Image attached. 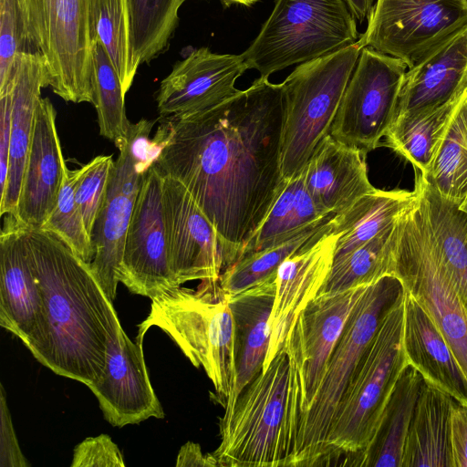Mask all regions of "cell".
I'll return each instance as SVG.
<instances>
[{"label": "cell", "mask_w": 467, "mask_h": 467, "mask_svg": "<svg viewBox=\"0 0 467 467\" xmlns=\"http://www.w3.org/2000/svg\"><path fill=\"white\" fill-rule=\"evenodd\" d=\"M114 163L112 155H99L80 168L75 198L90 238L108 194Z\"/></svg>", "instance_id": "obj_40"}, {"label": "cell", "mask_w": 467, "mask_h": 467, "mask_svg": "<svg viewBox=\"0 0 467 467\" xmlns=\"http://www.w3.org/2000/svg\"><path fill=\"white\" fill-rule=\"evenodd\" d=\"M90 20L94 44L103 47L126 94L139 68L131 51L127 0H92Z\"/></svg>", "instance_id": "obj_35"}, {"label": "cell", "mask_w": 467, "mask_h": 467, "mask_svg": "<svg viewBox=\"0 0 467 467\" xmlns=\"http://www.w3.org/2000/svg\"><path fill=\"white\" fill-rule=\"evenodd\" d=\"M365 286L317 296L298 315L285 338L284 346L290 363L287 420L291 454L300 420L316 396L349 314Z\"/></svg>", "instance_id": "obj_11"}, {"label": "cell", "mask_w": 467, "mask_h": 467, "mask_svg": "<svg viewBox=\"0 0 467 467\" xmlns=\"http://www.w3.org/2000/svg\"><path fill=\"white\" fill-rule=\"evenodd\" d=\"M186 0H127L132 56L140 67L162 53L179 22Z\"/></svg>", "instance_id": "obj_34"}, {"label": "cell", "mask_w": 467, "mask_h": 467, "mask_svg": "<svg viewBox=\"0 0 467 467\" xmlns=\"http://www.w3.org/2000/svg\"><path fill=\"white\" fill-rule=\"evenodd\" d=\"M119 279L131 293L151 298L175 286L168 260L163 176L145 171L127 231Z\"/></svg>", "instance_id": "obj_15"}, {"label": "cell", "mask_w": 467, "mask_h": 467, "mask_svg": "<svg viewBox=\"0 0 467 467\" xmlns=\"http://www.w3.org/2000/svg\"><path fill=\"white\" fill-rule=\"evenodd\" d=\"M24 51L39 54L62 99L93 104L92 0H15Z\"/></svg>", "instance_id": "obj_8"}, {"label": "cell", "mask_w": 467, "mask_h": 467, "mask_svg": "<svg viewBox=\"0 0 467 467\" xmlns=\"http://www.w3.org/2000/svg\"><path fill=\"white\" fill-rule=\"evenodd\" d=\"M414 190V189H413ZM391 233V275L414 296L448 342L467 378V310L435 244L417 192Z\"/></svg>", "instance_id": "obj_6"}, {"label": "cell", "mask_w": 467, "mask_h": 467, "mask_svg": "<svg viewBox=\"0 0 467 467\" xmlns=\"http://www.w3.org/2000/svg\"><path fill=\"white\" fill-rule=\"evenodd\" d=\"M275 275L236 295H228L235 325L237 376L223 415L231 412L241 391L262 372L270 342L269 317L275 296Z\"/></svg>", "instance_id": "obj_26"}, {"label": "cell", "mask_w": 467, "mask_h": 467, "mask_svg": "<svg viewBox=\"0 0 467 467\" xmlns=\"http://www.w3.org/2000/svg\"><path fill=\"white\" fill-rule=\"evenodd\" d=\"M161 122L152 163L195 199L216 228L229 266L285 183L282 85L260 77L209 109Z\"/></svg>", "instance_id": "obj_1"}, {"label": "cell", "mask_w": 467, "mask_h": 467, "mask_svg": "<svg viewBox=\"0 0 467 467\" xmlns=\"http://www.w3.org/2000/svg\"><path fill=\"white\" fill-rule=\"evenodd\" d=\"M221 3L225 6H229L231 5H242L244 6H251L255 4L258 0H220Z\"/></svg>", "instance_id": "obj_48"}, {"label": "cell", "mask_w": 467, "mask_h": 467, "mask_svg": "<svg viewBox=\"0 0 467 467\" xmlns=\"http://www.w3.org/2000/svg\"><path fill=\"white\" fill-rule=\"evenodd\" d=\"M404 293L382 316L353 371L318 466L368 467L383 413L409 365L403 347Z\"/></svg>", "instance_id": "obj_3"}, {"label": "cell", "mask_w": 467, "mask_h": 467, "mask_svg": "<svg viewBox=\"0 0 467 467\" xmlns=\"http://www.w3.org/2000/svg\"><path fill=\"white\" fill-rule=\"evenodd\" d=\"M333 216L317 206L306 188L302 170L285 180L270 211L244 244L236 259L285 243L307 229L330 221Z\"/></svg>", "instance_id": "obj_28"}, {"label": "cell", "mask_w": 467, "mask_h": 467, "mask_svg": "<svg viewBox=\"0 0 467 467\" xmlns=\"http://www.w3.org/2000/svg\"><path fill=\"white\" fill-rule=\"evenodd\" d=\"M247 69L241 54H217L207 47L192 50L161 82V119L182 118L218 105L239 91L235 81Z\"/></svg>", "instance_id": "obj_17"}, {"label": "cell", "mask_w": 467, "mask_h": 467, "mask_svg": "<svg viewBox=\"0 0 467 467\" xmlns=\"http://www.w3.org/2000/svg\"><path fill=\"white\" fill-rule=\"evenodd\" d=\"M71 467L105 466L124 467L123 456L107 434L86 438L78 443L73 453Z\"/></svg>", "instance_id": "obj_42"}, {"label": "cell", "mask_w": 467, "mask_h": 467, "mask_svg": "<svg viewBox=\"0 0 467 467\" xmlns=\"http://www.w3.org/2000/svg\"><path fill=\"white\" fill-rule=\"evenodd\" d=\"M466 87L467 25L432 47L407 69L396 115L442 105Z\"/></svg>", "instance_id": "obj_23"}, {"label": "cell", "mask_w": 467, "mask_h": 467, "mask_svg": "<svg viewBox=\"0 0 467 467\" xmlns=\"http://www.w3.org/2000/svg\"><path fill=\"white\" fill-rule=\"evenodd\" d=\"M400 280L386 275L365 286L327 363L316 396L302 417L288 467L318 466L348 383L384 313L403 294Z\"/></svg>", "instance_id": "obj_7"}, {"label": "cell", "mask_w": 467, "mask_h": 467, "mask_svg": "<svg viewBox=\"0 0 467 467\" xmlns=\"http://www.w3.org/2000/svg\"><path fill=\"white\" fill-rule=\"evenodd\" d=\"M393 224L353 252L333 262L317 296L368 285L383 276L391 275Z\"/></svg>", "instance_id": "obj_36"}, {"label": "cell", "mask_w": 467, "mask_h": 467, "mask_svg": "<svg viewBox=\"0 0 467 467\" xmlns=\"http://www.w3.org/2000/svg\"><path fill=\"white\" fill-rule=\"evenodd\" d=\"M414 190L443 263L467 310V212L442 198L419 172Z\"/></svg>", "instance_id": "obj_30"}, {"label": "cell", "mask_w": 467, "mask_h": 467, "mask_svg": "<svg viewBox=\"0 0 467 467\" xmlns=\"http://www.w3.org/2000/svg\"><path fill=\"white\" fill-rule=\"evenodd\" d=\"M150 300L136 341L142 343L151 327H160L194 367L204 369L225 407L236 385L235 325L220 282L201 281L197 289L171 287Z\"/></svg>", "instance_id": "obj_4"}, {"label": "cell", "mask_w": 467, "mask_h": 467, "mask_svg": "<svg viewBox=\"0 0 467 467\" xmlns=\"http://www.w3.org/2000/svg\"><path fill=\"white\" fill-rule=\"evenodd\" d=\"M424 379L408 365L383 413L368 467H401L406 439Z\"/></svg>", "instance_id": "obj_33"}, {"label": "cell", "mask_w": 467, "mask_h": 467, "mask_svg": "<svg viewBox=\"0 0 467 467\" xmlns=\"http://www.w3.org/2000/svg\"><path fill=\"white\" fill-rule=\"evenodd\" d=\"M359 38L344 0H276L259 34L241 54L260 77L341 50Z\"/></svg>", "instance_id": "obj_9"}, {"label": "cell", "mask_w": 467, "mask_h": 467, "mask_svg": "<svg viewBox=\"0 0 467 467\" xmlns=\"http://www.w3.org/2000/svg\"><path fill=\"white\" fill-rule=\"evenodd\" d=\"M176 466H218L213 453L203 454L198 443L188 441L182 446ZM219 467V466H218Z\"/></svg>", "instance_id": "obj_46"}, {"label": "cell", "mask_w": 467, "mask_h": 467, "mask_svg": "<svg viewBox=\"0 0 467 467\" xmlns=\"http://www.w3.org/2000/svg\"><path fill=\"white\" fill-rule=\"evenodd\" d=\"M403 347L409 365L414 367L426 382L467 407L465 374L432 319L406 290Z\"/></svg>", "instance_id": "obj_25"}, {"label": "cell", "mask_w": 467, "mask_h": 467, "mask_svg": "<svg viewBox=\"0 0 467 467\" xmlns=\"http://www.w3.org/2000/svg\"><path fill=\"white\" fill-rule=\"evenodd\" d=\"M23 227L45 306L42 333L29 351L55 374L88 387L101 377L120 327L113 301L90 264L59 237Z\"/></svg>", "instance_id": "obj_2"}, {"label": "cell", "mask_w": 467, "mask_h": 467, "mask_svg": "<svg viewBox=\"0 0 467 467\" xmlns=\"http://www.w3.org/2000/svg\"><path fill=\"white\" fill-rule=\"evenodd\" d=\"M0 393V466L27 467L30 464L19 447L2 384Z\"/></svg>", "instance_id": "obj_43"}, {"label": "cell", "mask_w": 467, "mask_h": 467, "mask_svg": "<svg viewBox=\"0 0 467 467\" xmlns=\"http://www.w3.org/2000/svg\"><path fill=\"white\" fill-rule=\"evenodd\" d=\"M455 400L426 382L406 439L401 467H451L450 426Z\"/></svg>", "instance_id": "obj_27"}, {"label": "cell", "mask_w": 467, "mask_h": 467, "mask_svg": "<svg viewBox=\"0 0 467 467\" xmlns=\"http://www.w3.org/2000/svg\"><path fill=\"white\" fill-rule=\"evenodd\" d=\"M407 69L401 59L364 47L329 134L365 155L379 147L396 115Z\"/></svg>", "instance_id": "obj_13"}, {"label": "cell", "mask_w": 467, "mask_h": 467, "mask_svg": "<svg viewBox=\"0 0 467 467\" xmlns=\"http://www.w3.org/2000/svg\"><path fill=\"white\" fill-rule=\"evenodd\" d=\"M163 213L175 286L192 280L219 281L227 263L217 230L186 187L171 176H163Z\"/></svg>", "instance_id": "obj_16"}, {"label": "cell", "mask_w": 467, "mask_h": 467, "mask_svg": "<svg viewBox=\"0 0 467 467\" xmlns=\"http://www.w3.org/2000/svg\"><path fill=\"white\" fill-rule=\"evenodd\" d=\"M354 17L360 23L368 19L376 0H344Z\"/></svg>", "instance_id": "obj_47"}, {"label": "cell", "mask_w": 467, "mask_h": 467, "mask_svg": "<svg viewBox=\"0 0 467 467\" xmlns=\"http://www.w3.org/2000/svg\"><path fill=\"white\" fill-rule=\"evenodd\" d=\"M467 25V0H376L358 42L401 59L408 68Z\"/></svg>", "instance_id": "obj_14"}, {"label": "cell", "mask_w": 467, "mask_h": 467, "mask_svg": "<svg viewBox=\"0 0 467 467\" xmlns=\"http://www.w3.org/2000/svg\"><path fill=\"white\" fill-rule=\"evenodd\" d=\"M415 192L376 189L335 214L332 230L337 235L333 262L339 260L393 224L413 201Z\"/></svg>", "instance_id": "obj_29"}, {"label": "cell", "mask_w": 467, "mask_h": 467, "mask_svg": "<svg viewBox=\"0 0 467 467\" xmlns=\"http://www.w3.org/2000/svg\"><path fill=\"white\" fill-rule=\"evenodd\" d=\"M366 155L358 149L325 136L303 168L304 182L317 206L327 214L339 213L375 190Z\"/></svg>", "instance_id": "obj_24"}, {"label": "cell", "mask_w": 467, "mask_h": 467, "mask_svg": "<svg viewBox=\"0 0 467 467\" xmlns=\"http://www.w3.org/2000/svg\"><path fill=\"white\" fill-rule=\"evenodd\" d=\"M462 92L438 107L397 114L384 145L425 174Z\"/></svg>", "instance_id": "obj_32"}, {"label": "cell", "mask_w": 467, "mask_h": 467, "mask_svg": "<svg viewBox=\"0 0 467 467\" xmlns=\"http://www.w3.org/2000/svg\"><path fill=\"white\" fill-rule=\"evenodd\" d=\"M44 310L23 224L6 214L0 234V325L30 349L42 333Z\"/></svg>", "instance_id": "obj_19"}, {"label": "cell", "mask_w": 467, "mask_h": 467, "mask_svg": "<svg viewBox=\"0 0 467 467\" xmlns=\"http://www.w3.org/2000/svg\"><path fill=\"white\" fill-rule=\"evenodd\" d=\"M152 124L147 120L132 124L129 135L115 144L119 154L91 234L94 258L90 266L111 301L116 297L126 234L142 177L155 157V149L148 140Z\"/></svg>", "instance_id": "obj_12"}, {"label": "cell", "mask_w": 467, "mask_h": 467, "mask_svg": "<svg viewBox=\"0 0 467 467\" xmlns=\"http://www.w3.org/2000/svg\"><path fill=\"white\" fill-rule=\"evenodd\" d=\"M92 90L99 133L117 144L129 135L132 124L126 116V94L118 73L99 43L94 47Z\"/></svg>", "instance_id": "obj_38"}, {"label": "cell", "mask_w": 467, "mask_h": 467, "mask_svg": "<svg viewBox=\"0 0 467 467\" xmlns=\"http://www.w3.org/2000/svg\"><path fill=\"white\" fill-rule=\"evenodd\" d=\"M331 227L330 220L279 245L236 259L221 274L219 282L222 288L234 296L275 275L285 259L318 240Z\"/></svg>", "instance_id": "obj_37"}, {"label": "cell", "mask_w": 467, "mask_h": 467, "mask_svg": "<svg viewBox=\"0 0 467 467\" xmlns=\"http://www.w3.org/2000/svg\"><path fill=\"white\" fill-rule=\"evenodd\" d=\"M337 238L331 227L318 240L293 254L279 265L269 317L270 342L262 370L283 348L298 315L317 296L326 282L332 266Z\"/></svg>", "instance_id": "obj_20"}, {"label": "cell", "mask_w": 467, "mask_h": 467, "mask_svg": "<svg viewBox=\"0 0 467 467\" xmlns=\"http://www.w3.org/2000/svg\"><path fill=\"white\" fill-rule=\"evenodd\" d=\"M358 41L299 64L281 83L285 125L281 149L284 179L299 173L318 142L329 134L362 50Z\"/></svg>", "instance_id": "obj_10"}, {"label": "cell", "mask_w": 467, "mask_h": 467, "mask_svg": "<svg viewBox=\"0 0 467 467\" xmlns=\"http://www.w3.org/2000/svg\"><path fill=\"white\" fill-rule=\"evenodd\" d=\"M24 51L15 0H0V90L7 84L17 54Z\"/></svg>", "instance_id": "obj_41"}, {"label": "cell", "mask_w": 467, "mask_h": 467, "mask_svg": "<svg viewBox=\"0 0 467 467\" xmlns=\"http://www.w3.org/2000/svg\"><path fill=\"white\" fill-rule=\"evenodd\" d=\"M451 467H467V407L454 402L451 412Z\"/></svg>", "instance_id": "obj_44"}, {"label": "cell", "mask_w": 467, "mask_h": 467, "mask_svg": "<svg viewBox=\"0 0 467 467\" xmlns=\"http://www.w3.org/2000/svg\"><path fill=\"white\" fill-rule=\"evenodd\" d=\"M56 119L57 111L52 102L48 98L41 97L14 215L27 227L40 228L47 219L57 204L67 167Z\"/></svg>", "instance_id": "obj_21"}, {"label": "cell", "mask_w": 467, "mask_h": 467, "mask_svg": "<svg viewBox=\"0 0 467 467\" xmlns=\"http://www.w3.org/2000/svg\"><path fill=\"white\" fill-rule=\"evenodd\" d=\"M12 123V94H0V192L4 189L9 166Z\"/></svg>", "instance_id": "obj_45"}, {"label": "cell", "mask_w": 467, "mask_h": 467, "mask_svg": "<svg viewBox=\"0 0 467 467\" xmlns=\"http://www.w3.org/2000/svg\"><path fill=\"white\" fill-rule=\"evenodd\" d=\"M88 388L98 399L104 418L114 427L164 417L150 381L142 343L131 341L121 326L108 344L101 377Z\"/></svg>", "instance_id": "obj_18"}, {"label": "cell", "mask_w": 467, "mask_h": 467, "mask_svg": "<svg viewBox=\"0 0 467 467\" xmlns=\"http://www.w3.org/2000/svg\"><path fill=\"white\" fill-rule=\"evenodd\" d=\"M421 175L442 198L467 212V87L452 111L428 171Z\"/></svg>", "instance_id": "obj_31"}, {"label": "cell", "mask_w": 467, "mask_h": 467, "mask_svg": "<svg viewBox=\"0 0 467 467\" xmlns=\"http://www.w3.org/2000/svg\"><path fill=\"white\" fill-rule=\"evenodd\" d=\"M46 87H49V77L42 57L35 52H19L7 84L0 90V94L7 90L12 94L9 166L5 187L0 192L1 215L16 213L36 108Z\"/></svg>", "instance_id": "obj_22"}, {"label": "cell", "mask_w": 467, "mask_h": 467, "mask_svg": "<svg viewBox=\"0 0 467 467\" xmlns=\"http://www.w3.org/2000/svg\"><path fill=\"white\" fill-rule=\"evenodd\" d=\"M290 363L285 346L220 420L219 467H285L292 451L287 400Z\"/></svg>", "instance_id": "obj_5"}, {"label": "cell", "mask_w": 467, "mask_h": 467, "mask_svg": "<svg viewBox=\"0 0 467 467\" xmlns=\"http://www.w3.org/2000/svg\"><path fill=\"white\" fill-rule=\"evenodd\" d=\"M80 168L67 167L57 204L40 229L59 237L82 260L91 264L94 247L75 198Z\"/></svg>", "instance_id": "obj_39"}]
</instances>
